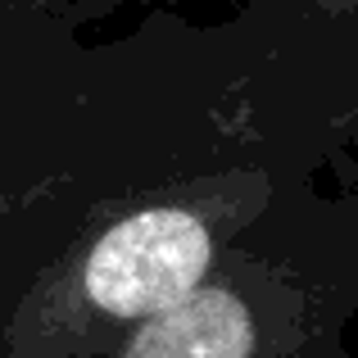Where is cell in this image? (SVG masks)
Returning <instances> with one entry per match:
<instances>
[{
	"label": "cell",
	"mask_w": 358,
	"mask_h": 358,
	"mask_svg": "<svg viewBox=\"0 0 358 358\" xmlns=\"http://www.w3.org/2000/svg\"><path fill=\"white\" fill-rule=\"evenodd\" d=\"M263 145L322 182L358 150V0H241L227 18Z\"/></svg>",
	"instance_id": "obj_2"
},
{
	"label": "cell",
	"mask_w": 358,
	"mask_h": 358,
	"mask_svg": "<svg viewBox=\"0 0 358 358\" xmlns=\"http://www.w3.org/2000/svg\"><path fill=\"white\" fill-rule=\"evenodd\" d=\"M304 186L254 131L227 23L91 41L0 0V358H109Z\"/></svg>",
	"instance_id": "obj_1"
},
{
	"label": "cell",
	"mask_w": 358,
	"mask_h": 358,
	"mask_svg": "<svg viewBox=\"0 0 358 358\" xmlns=\"http://www.w3.org/2000/svg\"><path fill=\"white\" fill-rule=\"evenodd\" d=\"M55 5H64V9H73V14L82 18V23H96V18H109V14H118V9H131V5H164V0H55Z\"/></svg>",
	"instance_id": "obj_3"
}]
</instances>
